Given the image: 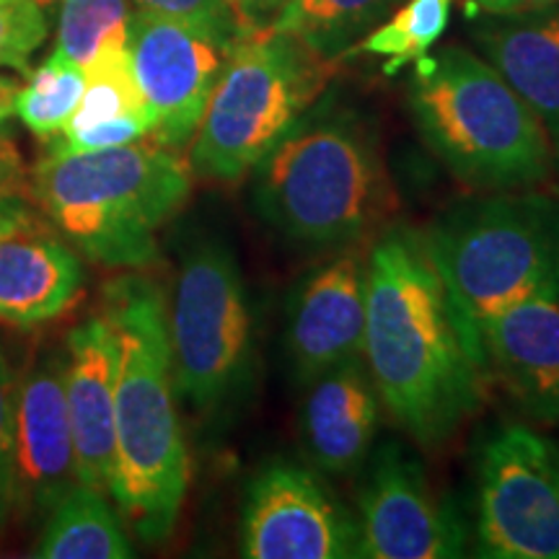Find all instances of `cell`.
Masks as SVG:
<instances>
[{
  "instance_id": "obj_1",
  "label": "cell",
  "mask_w": 559,
  "mask_h": 559,
  "mask_svg": "<svg viewBox=\"0 0 559 559\" xmlns=\"http://www.w3.org/2000/svg\"><path fill=\"white\" fill-rule=\"evenodd\" d=\"M362 360L391 419L425 449L443 445L481 404L485 353L407 228L386 230L368 254Z\"/></svg>"
},
{
  "instance_id": "obj_2",
  "label": "cell",
  "mask_w": 559,
  "mask_h": 559,
  "mask_svg": "<svg viewBox=\"0 0 559 559\" xmlns=\"http://www.w3.org/2000/svg\"><path fill=\"white\" fill-rule=\"evenodd\" d=\"M104 317L120 342L109 495L140 539L160 544L177 526L190 485L166 298L153 280L122 275L107 285Z\"/></svg>"
},
{
  "instance_id": "obj_3",
  "label": "cell",
  "mask_w": 559,
  "mask_h": 559,
  "mask_svg": "<svg viewBox=\"0 0 559 559\" xmlns=\"http://www.w3.org/2000/svg\"><path fill=\"white\" fill-rule=\"evenodd\" d=\"M190 190V160L153 138L70 156L50 153L32 171V198L62 239L91 262L120 270L158 262V230Z\"/></svg>"
},
{
  "instance_id": "obj_4",
  "label": "cell",
  "mask_w": 559,
  "mask_h": 559,
  "mask_svg": "<svg viewBox=\"0 0 559 559\" xmlns=\"http://www.w3.org/2000/svg\"><path fill=\"white\" fill-rule=\"evenodd\" d=\"M409 109L425 145L474 190H534L555 171L557 151L539 117L466 47L415 62Z\"/></svg>"
},
{
  "instance_id": "obj_5",
  "label": "cell",
  "mask_w": 559,
  "mask_h": 559,
  "mask_svg": "<svg viewBox=\"0 0 559 559\" xmlns=\"http://www.w3.org/2000/svg\"><path fill=\"white\" fill-rule=\"evenodd\" d=\"M254 207L309 249L358 247L379 226L389 181L376 140L345 111H306L254 169Z\"/></svg>"
},
{
  "instance_id": "obj_6",
  "label": "cell",
  "mask_w": 559,
  "mask_h": 559,
  "mask_svg": "<svg viewBox=\"0 0 559 559\" xmlns=\"http://www.w3.org/2000/svg\"><path fill=\"white\" fill-rule=\"evenodd\" d=\"M419 241L479 347L489 317L519 300L559 296V200L549 194L510 190L464 202Z\"/></svg>"
},
{
  "instance_id": "obj_7",
  "label": "cell",
  "mask_w": 559,
  "mask_h": 559,
  "mask_svg": "<svg viewBox=\"0 0 559 559\" xmlns=\"http://www.w3.org/2000/svg\"><path fill=\"white\" fill-rule=\"evenodd\" d=\"M332 68L293 34L272 26L241 34L190 143L192 174L236 185L254 171L313 107Z\"/></svg>"
},
{
  "instance_id": "obj_8",
  "label": "cell",
  "mask_w": 559,
  "mask_h": 559,
  "mask_svg": "<svg viewBox=\"0 0 559 559\" xmlns=\"http://www.w3.org/2000/svg\"><path fill=\"white\" fill-rule=\"evenodd\" d=\"M174 391L215 415L247 389L254 366V313L239 257L221 239L181 257L169 311Z\"/></svg>"
},
{
  "instance_id": "obj_9",
  "label": "cell",
  "mask_w": 559,
  "mask_h": 559,
  "mask_svg": "<svg viewBox=\"0 0 559 559\" xmlns=\"http://www.w3.org/2000/svg\"><path fill=\"white\" fill-rule=\"evenodd\" d=\"M477 551L489 559H559V449L506 425L477 459Z\"/></svg>"
},
{
  "instance_id": "obj_10",
  "label": "cell",
  "mask_w": 559,
  "mask_h": 559,
  "mask_svg": "<svg viewBox=\"0 0 559 559\" xmlns=\"http://www.w3.org/2000/svg\"><path fill=\"white\" fill-rule=\"evenodd\" d=\"M234 41L143 9L130 13L132 70L153 117L148 138L174 151L192 143Z\"/></svg>"
},
{
  "instance_id": "obj_11",
  "label": "cell",
  "mask_w": 559,
  "mask_h": 559,
  "mask_svg": "<svg viewBox=\"0 0 559 559\" xmlns=\"http://www.w3.org/2000/svg\"><path fill=\"white\" fill-rule=\"evenodd\" d=\"M241 555L249 559L360 557V526L317 474L275 459L249 481Z\"/></svg>"
},
{
  "instance_id": "obj_12",
  "label": "cell",
  "mask_w": 559,
  "mask_h": 559,
  "mask_svg": "<svg viewBox=\"0 0 559 559\" xmlns=\"http://www.w3.org/2000/svg\"><path fill=\"white\" fill-rule=\"evenodd\" d=\"M79 485L66 400V353L45 349L26 366L13 394V513L45 523Z\"/></svg>"
},
{
  "instance_id": "obj_13",
  "label": "cell",
  "mask_w": 559,
  "mask_h": 559,
  "mask_svg": "<svg viewBox=\"0 0 559 559\" xmlns=\"http://www.w3.org/2000/svg\"><path fill=\"white\" fill-rule=\"evenodd\" d=\"M362 559H449L469 547V526L432 492L423 466L386 443L360 495Z\"/></svg>"
},
{
  "instance_id": "obj_14",
  "label": "cell",
  "mask_w": 559,
  "mask_h": 559,
  "mask_svg": "<svg viewBox=\"0 0 559 559\" xmlns=\"http://www.w3.org/2000/svg\"><path fill=\"white\" fill-rule=\"evenodd\" d=\"M81 290L75 249L41 210L0 187V321L34 330L73 309Z\"/></svg>"
},
{
  "instance_id": "obj_15",
  "label": "cell",
  "mask_w": 559,
  "mask_h": 559,
  "mask_svg": "<svg viewBox=\"0 0 559 559\" xmlns=\"http://www.w3.org/2000/svg\"><path fill=\"white\" fill-rule=\"evenodd\" d=\"M368 260L355 247L319 264L288 309V353L298 383L360 360L366 347Z\"/></svg>"
},
{
  "instance_id": "obj_16",
  "label": "cell",
  "mask_w": 559,
  "mask_h": 559,
  "mask_svg": "<svg viewBox=\"0 0 559 559\" xmlns=\"http://www.w3.org/2000/svg\"><path fill=\"white\" fill-rule=\"evenodd\" d=\"M492 379L534 423H559V296L508 306L479 326Z\"/></svg>"
},
{
  "instance_id": "obj_17",
  "label": "cell",
  "mask_w": 559,
  "mask_h": 559,
  "mask_svg": "<svg viewBox=\"0 0 559 559\" xmlns=\"http://www.w3.org/2000/svg\"><path fill=\"white\" fill-rule=\"evenodd\" d=\"M120 342L99 313L73 326L66 340V400L81 485L109 492L115 469V394Z\"/></svg>"
},
{
  "instance_id": "obj_18",
  "label": "cell",
  "mask_w": 559,
  "mask_h": 559,
  "mask_svg": "<svg viewBox=\"0 0 559 559\" xmlns=\"http://www.w3.org/2000/svg\"><path fill=\"white\" fill-rule=\"evenodd\" d=\"M379 391L366 360H353L309 383L300 438L319 472L342 477L366 461L379 428Z\"/></svg>"
},
{
  "instance_id": "obj_19",
  "label": "cell",
  "mask_w": 559,
  "mask_h": 559,
  "mask_svg": "<svg viewBox=\"0 0 559 559\" xmlns=\"http://www.w3.org/2000/svg\"><path fill=\"white\" fill-rule=\"evenodd\" d=\"M481 58L534 109L559 153V5L487 16L472 29Z\"/></svg>"
},
{
  "instance_id": "obj_20",
  "label": "cell",
  "mask_w": 559,
  "mask_h": 559,
  "mask_svg": "<svg viewBox=\"0 0 559 559\" xmlns=\"http://www.w3.org/2000/svg\"><path fill=\"white\" fill-rule=\"evenodd\" d=\"M29 555L39 559H128L132 547L107 492L79 481L41 523V536Z\"/></svg>"
},
{
  "instance_id": "obj_21",
  "label": "cell",
  "mask_w": 559,
  "mask_h": 559,
  "mask_svg": "<svg viewBox=\"0 0 559 559\" xmlns=\"http://www.w3.org/2000/svg\"><path fill=\"white\" fill-rule=\"evenodd\" d=\"M404 0H293L272 29L293 34L321 58L337 62Z\"/></svg>"
},
{
  "instance_id": "obj_22",
  "label": "cell",
  "mask_w": 559,
  "mask_h": 559,
  "mask_svg": "<svg viewBox=\"0 0 559 559\" xmlns=\"http://www.w3.org/2000/svg\"><path fill=\"white\" fill-rule=\"evenodd\" d=\"M453 0H404L394 13H389L376 29L355 41L345 52L383 58V73L396 75L430 52V47L443 37L449 26Z\"/></svg>"
},
{
  "instance_id": "obj_23",
  "label": "cell",
  "mask_w": 559,
  "mask_h": 559,
  "mask_svg": "<svg viewBox=\"0 0 559 559\" xmlns=\"http://www.w3.org/2000/svg\"><path fill=\"white\" fill-rule=\"evenodd\" d=\"M83 91L86 70L50 55V60L29 75L26 86H19L13 115L37 138L52 140L75 115Z\"/></svg>"
},
{
  "instance_id": "obj_24",
  "label": "cell",
  "mask_w": 559,
  "mask_h": 559,
  "mask_svg": "<svg viewBox=\"0 0 559 559\" xmlns=\"http://www.w3.org/2000/svg\"><path fill=\"white\" fill-rule=\"evenodd\" d=\"M128 0H62L52 55L86 70L115 39H128Z\"/></svg>"
},
{
  "instance_id": "obj_25",
  "label": "cell",
  "mask_w": 559,
  "mask_h": 559,
  "mask_svg": "<svg viewBox=\"0 0 559 559\" xmlns=\"http://www.w3.org/2000/svg\"><path fill=\"white\" fill-rule=\"evenodd\" d=\"M47 32L50 16L34 0H0V68H29Z\"/></svg>"
},
{
  "instance_id": "obj_26",
  "label": "cell",
  "mask_w": 559,
  "mask_h": 559,
  "mask_svg": "<svg viewBox=\"0 0 559 559\" xmlns=\"http://www.w3.org/2000/svg\"><path fill=\"white\" fill-rule=\"evenodd\" d=\"M138 9L158 13V16L185 21L223 39H239V19L230 0H132Z\"/></svg>"
},
{
  "instance_id": "obj_27",
  "label": "cell",
  "mask_w": 559,
  "mask_h": 559,
  "mask_svg": "<svg viewBox=\"0 0 559 559\" xmlns=\"http://www.w3.org/2000/svg\"><path fill=\"white\" fill-rule=\"evenodd\" d=\"M13 394L16 379L0 347V534L13 513Z\"/></svg>"
},
{
  "instance_id": "obj_28",
  "label": "cell",
  "mask_w": 559,
  "mask_h": 559,
  "mask_svg": "<svg viewBox=\"0 0 559 559\" xmlns=\"http://www.w3.org/2000/svg\"><path fill=\"white\" fill-rule=\"evenodd\" d=\"M230 3H234L241 34H247L267 29V26H272V21L280 16V11L293 3V0H230Z\"/></svg>"
},
{
  "instance_id": "obj_29",
  "label": "cell",
  "mask_w": 559,
  "mask_h": 559,
  "mask_svg": "<svg viewBox=\"0 0 559 559\" xmlns=\"http://www.w3.org/2000/svg\"><path fill=\"white\" fill-rule=\"evenodd\" d=\"M469 16H521L544 9H555L559 0H464Z\"/></svg>"
},
{
  "instance_id": "obj_30",
  "label": "cell",
  "mask_w": 559,
  "mask_h": 559,
  "mask_svg": "<svg viewBox=\"0 0 559 559\" xmlns=\"http://www.w3.org/2000/svg\"><path fill=\"white\" fill-rule=\"evenodd\" d=\"M16 94H19V83L13 79H5V75H0V130H3V124L9 122V117L13 115Z\"/></svg>"
},
{
  "instance_id": "obj_31",
  "label": "cell",
  "mask_w": 559,
  "mask_h": 559,
  "mask_svg": "<svg viewBox=\"0 0 559 559\" xmlns=\"http://www.w3.org/2000/svg\"><path fill=\"white\" fill-rule=\"evenodd\" d=\"M13 153H11V148L9 145L3 143V140H0V187H5V185H11V171H13Z\"/></svg>"
},
{
  "instance_id": "obj_32",
  "label": "cell",
  "mask_w": 559,
  "mask_h": 559,
  "mask_svg": "<svg viewBox=\"0 0 559 559\" xmlns=\"http://www.w3.org/2000/svg\"><path fill=\"white\" fill-rule=\"evenodd\" d=\"M34 3H37L39 9L45 11L47 16H50V13H55V11L60 9V5H62V0H34Z\"/></svg>"
}]
</instances>
